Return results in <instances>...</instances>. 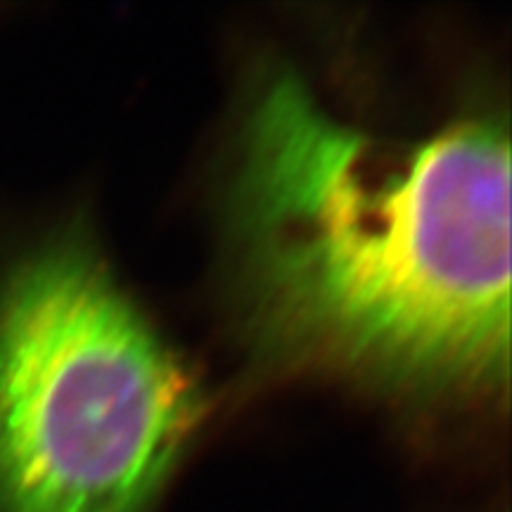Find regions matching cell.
<instances>
[{
    "label": "cell",
    "mask_w": 512,
    "mask_h": 512,
    "mask_svg": "<svg viewBox=\"0 0 512 512\" xmlns=\"http://www.w3.org/2000/svg\"><path fill=\"white\" fill-rule=\"evenodd\" d=\"M230 233L273 349L403 392L508 380L510 145L489 114L396 143L273 74L245 124Z\"/></svg>",
    "instance_id": "6da1fadb"
},
{
    "label": "cell",
    "mask_w": 512,
    "mask_h": 512,
    "mask_svg": "<svg viewBox=\"0 0 512 512\" xmlns=\"http://www.w3.org/2000/svg\"><path fill=\"white\" fill-rule=\"evenodd\" d=\"M200 418L195 382L91 247L0 292V512H147Z\"/></svg>",
    "instance_id": "7a4b0ae2"
}]
</instances>
